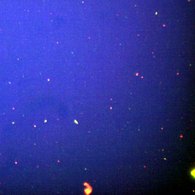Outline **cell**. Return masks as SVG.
<instances>
[{
    "instance_id": "6da1fadb",
    "label": "cell",
    "mask_w": 195,
    "mask_h": 195,
    "mask_svg": "<svg viewBox=\"0 0 195 195\" xmlns=\"http://www.w3.org/2000/svg\"><path fill=\"white\" fill-rule=\"evenodd\" d=\"M83 185L86 186L84 189V192L85 194L86 195H89L91 193L92 191H93V188L91 185L89 183H87V182H85L83 183Z\"/></svg>"
},
{
    "instance_id": "7a4b0ae2",
    "label": "cell",
    "mask_w": 195,
    "mask_h": 195,
    "mask_svg": "<svg viewBox=\"0 0 195 195\" xmlns=\"http://www.w3.org/2000/svg\"><path fill=\"white\" fill-rule=\"evenodd\" d=\"M192 173V175L193 176H195V170L194 169V170H193L192 172H191Z\"/></svg>"
}]
</instances>
